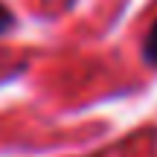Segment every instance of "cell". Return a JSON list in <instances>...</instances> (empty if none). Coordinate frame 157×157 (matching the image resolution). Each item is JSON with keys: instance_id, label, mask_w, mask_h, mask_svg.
Here are the masks:
<instances>
[{"instance_id": "6da1fadb", "label": "cell", "mask_w": 157, "mask_h": 157, "mask_svg": "<svg viewBox=\"0 0 157 157\" xmlns=\"http://www.w3.org/2000/svg\"><path fill=\"white\" fill-rule=\"evenodd\" d=\"M143 58H146L151 67H157V21H154V26L148 29L146 41H143Z\"/></svg>"}, {"instance_id": "7a4b0ae2", "label": "cell", "mask_w": 157, "mask_h": 157, "mask_svg": "<svg viewBox=\"0 0 157 157\" xmlns=\"http://www.w3.org/2000/svg\"><path fill=\"white\" fill-rule=\"evenodd\" d=\"M12 26H15V15H12V12L0 3V35H6Z\"/></svg>"}]
</instances>
